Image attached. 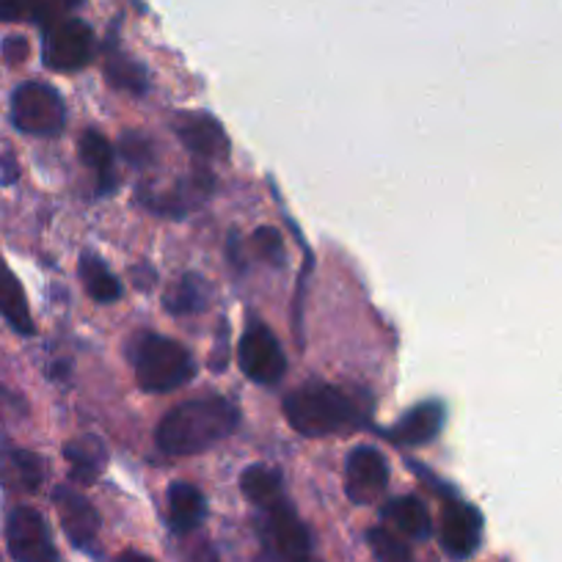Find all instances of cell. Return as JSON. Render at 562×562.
<instances>
[{
	"mask_svg": "<svg viewBox=\"0 0 562 562\" xmlns=\"http://www.w3.org/2000/svg\"><path fill=\"white\" fill-rule=\"evenodd\" d=\"M240 488L243 494H246L254 505L262 507V510L281 499V477L279 472H273V469L268 467L246 469L240 477Z\"/></svg>",
	"mask_w": 562,
	"mask_h": 562,
	"instance_id": "obj_21",
	"label": "cell"
},
{
	"mask_svg": "<svg viewBox=\"0 0 562 562\" xmlns=\"http://www.w3.org/2000/svg\"><path fill=\"white\" fill-rule=\"evenodd\" d=\"M480 538H483V516L472 505L463 502H450L441 518V546L447 554L456 560H467L477 551Z\"/></svg>",
	"mask_w": 562,
	"mask_h": 562,
	"instance_id": "obj_11",
	"label": "cell"
},
{
	"mask_svg": "<svg viewBox=\"0 0 562 562\" xmlns=\"http://www.w3.org/2000/svg\"><path fill=\"white\" fill-rule=\"evenodd\" d=\"M204 304H207V284L199 276H186L166 295V310L171 315H193V312H202Z\"/></svg>",
	"mask_w": 562,
	"mask_h": 562,
	"instance_id": "obj_22",
	"label": "cell"
},
{
	"mask_svg": "<svg viewBox=\"0 0 562 562\" xmlns=\"http://www.w3.org/2000/svg\"><path fill=\"white\" fill-rule=\"evenodd\" d=\"M3 56H7L9 64H23L29 58V40H23V36H9L3 42Z\"/></svg>",
	"mask_w": 562,
	"mask_h": 562,
	"instance_id": "obj_29",
	"label": "cell"
},
{
	"mask_svg": "<svg viewBox=\"0 0 562 562\" xmlns=\"http://www.w3.org/2000/svg\"><path fill=\"white\" fill-rule=\"evenodd\" d=\"M175 133L186 144L188 153L199 155V158H224L229 149V138H226L221 122L207 113H177Z\"/></svg>",
	"mask_w": 562,
	"mask_h": 562,
	"instance_id": "obj_12",
	"label": "cell"
},
{
	"mask_svg": "<svg viewBox=\"0 0 562 562\" xmlns=\"http://www.w3.org/2000/svg\"><path fill=\"white\" fill-rule=\"evenodd\" d=\"M284 414L295 434L321 439L353 425L356 405L342 389L328 383H306L284 400Z\"/></svg>",
	"mask_w": 562,
	"mask_h": 562,
	"instance_id": "obj_2",
	"label": "cell"
},
{
	"mask_svg": "<svg viewBox=\"0 0 562 562\" xmlns=\"http://www.w3.org/2000/svg\"><path fill=\"white\" fill-rule=\"evenodd\" d=\"M105 69L111 83L119 86V89L135 91V94H140V91L147 89V75H144V69H140L133 58L122 56V53H111Z\"/></svg>",
	"mask_w": 562,
	"mask_h": 562,
	"instance_id": "obj_24",
	"label": "cell"
},
{
	"mask_svg": "<svg viewBox=\"0 0 562 562\" xmlns=\"http://www.w3.org/2000/svg\"><path fill=\"white\" fill-rule=\"evenodd\" d=\"M64 456H67L69 467H72V480L94 483L97 474L102 472V463H105V447L89 436V439H78L64 447Z\"/></svg>",
	"mask_w": 562,
	"mask_h": 562,
	"instance_id": "obj_20",
	"label": "cell"
},
{
	"mask_svg": "<svg viewBox=\"0 0 562 562\" xmlns=\"http://www.w3.org/2000/svg\"><path fill=\"white\" fill-rule=\"evenodd\" d=\"M254 248L270 265H279L284 259V240H281V235L273 226H262V229L254 232Z\"/></svg>",
	"mask_w": 562,
	"mask_h": 562,
	"instance_id": "obj_26",
	"label": "cell"
},
{
	"mask_svg": "<svg viewBox=\"0 0 562 562\" xmlns=\"http://www.w3.org/2000/svg\"><path fill=\"white\" fill-rule=\"evenodd\" d=\"M122 155L133 166H147L153 160V144L147 135L140 133H124L122 135Z\"/></svg>",
	"mask_w": 562,
	"mask_h": 562,
	"instance_id": "obj_27",
	"label": "cell"
},
{
	"mask_svg": "<svg viewBox=\"0 0 562 562\" xmlns=\"http://www.w3.org/2000/svg\"><path fill=\"white\" fill-rule=\"evenodd\" d=\"M80 160L100 175V191L111 188V164H113V147L97 130H89L80 138Z\"/></svg>",
	"mask_w": 562,
	"mask_h": 562,
	"instance_id": "obj_23",
	"label": "cell"
},
{
	"mask_svg": "<svg viewBox=\"0 0 562 562\" xmlns=\"http://www.w3.org/2000/svg\"><path fill=\"white\" fill-rule=\"evenodd\" d=\"M182 562H218V554L207 540H193L182 549Z\"/></svg>",
	"mask_w": 562,
	"mask_h": 562,
	"instance_id": "obj_28",
	"label": "cell"
},
{
	"mask_svg": "<svg viewBox=\"0 0 562 562\" xmlns=\"http://www.w3.org/2000/svg\"><path fill=\"white\" fill-rule=\"evenodd\" d=\"M135 361V378L144 392H175V389L186 386L196 372L191 353L182 348L180 342L166 337H155L147 334L140 337V342L133 350Z\"/></svg>",
	"mask_w": 562,
	"mask_h": 562,
	"instance_id": "obj_3",
	"label": "cell"
},
{
	"mask_svg": "<svg viewBox=\"0 0 562 562\" xmlns=\"http://www.w3.org/2000/svg\"><path fill=\"white\" fill-rule=\"evenodd\" d=\"M383 516H386L389 521L400 529V532L408 535V538H416V540L428 538L430 529H434L428 507L422 505L416 496H400V499L389 502L386 510H383Z\"/></svg>",
	"mask_w": 562,
	"mask_h": 562,
	"instance_id": "obj_18",
	"label": "cell"
},
{
	"mask_svg": "<svg viewBox=\"0 0 562 562\" xmlns=\"http://www.w3.org/2000/svg\"><path fill=\"white\" fill-rule=\"evenodd\" d=\"M235 405L224 397H204L171 408L158 425V447L166 456H196L210 450L235 430Z\"/></svg>",
	"mask_w": 562,
	"mask_h": 562,
	"instance_id": "obj_1",
	"label": "cell"
},
{
	"mask_svg": "<svg viewBox=\"0 0 562 562\" xmlns=\"http://www.w3.org/2000/svg\"><path fill=\"white\" fill-rule=\"evenodd\" d=\"M80 279L86 284V293L97 301V304H113L122 295V284L116 276L94 257V254H83L80 257Z\"/></svg>",
	"mask_w": 562,
	"mask_h": 562,
	"instance_id": "obj_19",
	"label": "cell"
},
{
	"mask_svg": "<svg viewBox=\"0 0 562 562\" xmlns=\"http://www.w3.org/2000/svg\"><path fill=\"white\" fill-rule=\"evenodd\" d=\"M94 50V31L83 20L64 18L58 23L47 25L42 56H45L47 67L56 69V72H78V69L89 67Z\"/></svg>",
	"mask_w": 562,
	"mask_h": 562,
	"instance_id": "obj_5",
	"label": "cell"
},
{
	"mask_svg": "<svg viewBox=\"0 0 562 562\" xmlns=\"http://www.w3.org/2000/svg\"><path fill=\"white\" fill-rule=\"evenodd\" d=\"M265 543L279 562H317L312 557L310 529L284 502V496L265 507Z\"/></svg>",
	"mask_w": 562,
	"mask_h": 562,
	"instance_id": "obj_6",
	"label": "cell"
},
{
	"mask_svg": "<svg viewBox=\"0 0 562 562\" xmlns=\"http://www.w3.org/2000/svg\"><path fill=\"white\" fill-rule=\"evenodd\" d=\"M204 494L191 483H175L169 488V524L177 535H191L204 521Z\"/></svg>",
	"mask_w": 562,
	"mask_h": 562,
	"instance_id": "obj_15",
	"label": "cell"
},
{
	"mask_svg": "<svg viewBox=\"0 0 562 562\" xmlns=\"http://www.w3.org/2000/svg\"><path fill=\"white\" fill-rule=\"evenodd\" d=\"M12 122L29 135H58L67 124V108L53 86L31 80L14 91Z\"/></svg>",
	"mask_w": 562,
	"mask_h": 562,
	"instance_id": "obj_4",
	"label": "cell"
},
{
	"mask_svg": "<svg viewBox=\"0 0 562 562\" xmlns=\"http://www.w3.org/2000/svg\"><path fill=\"white\" fill-rule=\"evenodd\" d=\"M389 467L386 458L372 447H356L345 467V494L353 505H370L386 491Z\"/></svg>",
	"mask_w": 562,
	"mask_h": 562,
	"instance_id": "obj_9",
	"label": "cell"
},
{
	"mask_svg": "<svg viewBox=\"0 0 562 562\" xmlns=\"http://www.w3.org/2000/svg\"><path fill=\"white\" fill-rule=\"evenodd\" d=\"M237 361L251 381L265 383V386L279 383L288 370V359L281 353L279 339L265 326H251L243 334L240 345H237Z\"/></svg>",
	"mask_w": 562,
	"mask_h": 562,
	"instance_id": "obj_8",
	"label": "cell"
},
{
	"mask_svg": "<svg viewBox=\"0 0 562 562\" xmlns=\"http://www.w3.org/2000/svg\"><path fill=\"white\" fill-rule=\"evenodd\" d=\"M441 425H445V408L441 403H422L416 408H411L403 419L389 430V439L394 445H405V447H419L428 445L439 436Z\"/></svg>",
	"mask_w": 562,
	"mask_h": 562,
	"instance_id": "obj_13",
	"label": "cell"
},
{
	"mask_svg": "<svg viewBox=\"0 0 562 562\" xmlns=\"http://www.w3.org/2000/svg\"><path fill=\"white\" fill-rule=\"evenodd\" d=\"M18 177H20L18 160H14L12 153H7L3 158H0V182H3V186H14Z\"/></svg>",
	"mask_w": 562,
	"mask_h": 562,
	"instance_id": "obj_30",
	"label": "cell"
},
{
	"mask_svg": "<svg viewBox=\"0 0 562 562\" xmlns=\"http://www.w3.org/2000/svg\"><path fill=\"white\" fill-rule=\"evenodd\" d=\"M53 499H56V510L58 518H61V527L64 532H67V538L72 540L78 549H94L97 532H100V516H97V510L91 507V502L86 499L83 494H78L75 488H67V485L56 488Z\"/></svg>",
	"mask_w": 562,
	"mask_h": 562,
	"instance_id": "obj_10",
	"label": "cell"
},
{
	"mask_svg": "<svg viewBox=\"0 0 562 562\" xmlns=\"http://www.w3.org/2000/svg\"><path fill=\"white\" fill-rule=\"evenodd\" d=\"M0 483L14 494H34L45 483V463L36 452L3 450L0 452Z\"/></svg>",
	"mask_w": 562,
	"mask_h": 562,
	"instance_id": "obj_14",
	"label": "cell"
},
{
	"mask_svg": "<svg viewBox=\"0 0 562 562\" xmlns=\"http://www.w3.org/2000/svg\"><path fill=\"white\" fill-rule=\"evenodd\" d=\"M78 0H0V23H20V20H34V23L53 25L64 20L61 14L72 9Z\"/></svg>",
	"mask_w": 562,
	"mask_h": 562,
	"instance_id": "obj_17",
	"label": "cell"
},
{
	"mask_svg": "<svg viewBox=\"0 0 562 562\" xmlns=\"http://www.w3.org/2000/svg\"><path fill=\"white\" fill-rule=\"evenodd\" d=\"M7 546L14 562H58L45 518L34 507H14L7 518Z\"/></svg>",
	"mask_w": 562,
	"mask_h": 562,
	"instance_id": "obj_7",
	"label": "cell"
},
{
	"mask_svg": "<svg viewBox=\"0 0 562 562\" xmlns=\"http://www.w3.org/2000/svg\"><path fill=\"white\" fill-rule=\"evenodd\" d=\"M367 540H370V549L372 554H375V562H414L408 546H405L392 529L386 527L370 529Z\"/></svg>",
	"mask_w": 562,
	"mask_h": 562,
	"instance_id": "obj_25",
	"label": "cell"
},
{
	"mask_svg": "<svg viewBox=\"0 0 562 562\" xmlns=\"http://www.w3.org/2000/svg\"><path fill=\"white\" fill-rule=\"evenodd\" d=\"M0 315L7 317L14 331L34 334V317H31L25 290L7 262H0Z\"/></svg>",
	"mask_w": 562,
	"mask_h": 562,
	"instance_id": "obj_16",
	"label": "cell"
},
{
	"mask_svg": "<svg viewBox=\"0 0 562 562\" xmlns=\"http://www.w3.org/2000/svg\"><path fill=\"white\" fill-rule=\"evenodd\" d=\"M119 562H155V560L147 554H138V551H124V554L119 557Z\"/></svg>",
	"mask_w": 562,
	"mask_h": 562,
	"instance_id": "obj_31",
	"label": "cell"
}]
</instances>
